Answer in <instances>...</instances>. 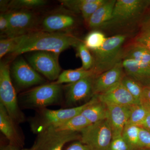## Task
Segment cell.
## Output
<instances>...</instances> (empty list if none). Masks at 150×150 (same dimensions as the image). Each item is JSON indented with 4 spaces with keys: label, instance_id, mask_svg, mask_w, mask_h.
Wrapping results in <instances>:
<instances>
[{
    "label": "cell",
    "instance_id": "obj_1",
    "mask_svg": "<svg viewBox=\"0 0 150 150\" xmlns=\"http://www.w3.org/2000/svg\"><path fill=\"white\" fill-rule=\"evenodd\" d=\"M79 41L67 33L46 31L31 32L20 35L19 42L12 55L18 56L35 51H46L59 55L71 46H76Z\"/></svg>",
    "mask_w": 150,
    "mask_h": 150
},
{
    "label": "cell",
    "instance_id": "obj_2",
    "mask_svg": "<svg viewBox=\"0 0 150 150\" xmlns=\"http://www.w3.org/2000/svg\"><path fill=\"white\" fill-rule=\"evenodd\" d=\"M21 108L35 110L63 102L62 85L55 83L43 84L22 93L18 97Z\"/></svg>",
    "mask_w": 150,
    "mask_h": 150
},
{
    "label": "cell",
    "instance_id": "obj_3",
    "mask_svg": "<svg viewBox=\"0 0 150 150\" xmlns=\"http://www.w3.org/2000/svg\"><path fill=\"white\" fill-rule=\"evenodd\" d=\"M126 35L118 34L107 38L100 48L93 53V64L91 70L96 77L108 71L123 60L122 46Z\"/></svg>",
    "mask_w": 150,
    "mask_h": 150
},
{
    "label": "cell",
    "instance_id": "obj_4",
    "mask_svg": "<svg viewBox=\"0 0 150 150\" xmlns=\"http://www.w3.org/2000/svg\"><path fill=\"white\" fill-rule=\"evenodd\" d=\"M91 102V98L81 105L58 110L46 108L36 110L35 115L29 119V124L33 133L38 134L50 127L62 123L81 114Z\"/></svg>",
    "mask_w": 150,
    "mask_h": 150
},
{
    "label": "cell",
    "instance_id": "obj_5",
    "mask_svg": "<svg viewBox=\"0 0 150 150\" xmlns=\"http://www.w3.org/2000/svg\"><path fill=\"white\" fill-rule=\"evenodd\" d=\"M0 103L9 115L18 124L26 120L19 104L18 97L11 77L9 65L5 62L0 65Z\"/></svg>",
    "mask_w": 150,
    "mask_h": 150
},
{
    "label": "cell",
    "instance_id": "obj_6",
    "mask_svg": "<svg viewBox=\"0 0 150 150\" xmlns=\"http://www.w3.org/2000/svg\"><path fill=\"white\" fill-rule=\"evenodd\" d=\"M80 133V141L92 150H108L112 131L107 119L90 124Z\"/></svg>",
    "mask_w": 150,
    "mask_h": 150
},
{
    "label": "cell",
    "instance_id": "obj_7",
    "mask_svg": "<svg viewBox=\"0 0 150 150\" xmlns=\"http://www.w3.org/2000/svg\"><path fill=\"white\" fill-rule=\"evenodd\" d=\"M149 7V1L118 0L113 9L112 19L104 26L122 25L137 20Z\"/></svg>",
    "mask_w": 150,
    "mask_h": 150
},
{
    "label": "cell",
    "instance_id": "obj_8",
    "mask_svg": "<svg viewBox=\"0 0 150 150\" xmlns=\"http://www.w3.org/2000/svg\"><path fill=\"white\" fill-rule=\"evenodd\" d=\"M10 71L12 80L17 90H23L46 83V80L22 57L13 62Z\"/></svg>",
    "mask_w": 150,
    "mask_h": 150
},
{
    "label": "cell",
    "instance_id": "obj_9",
    "mask_svg": "<svg viewBox=\"0 0 150 150\" xmlns=\"http://www.w3.org/2000/svg\"><path fill=\"white\" fill-rule=\"evenodd\" d=\"M80 132L46 130L38 134L31 150H63L70 142L80 141Z\"/></svg>",
    "mask_w": 150,
    "mask_h": 150
},
{
    "label": "cell",
    "instance_id": "obj_10",
    "mask_svg": "<svg viewBox=\"0 0 150 150\" xmlns=\"http://www.w3.org/2000/svg\"><path fill=\"white\" fill-rule=\"evenodd\" d=\"M58 54L46 52L35 51L28 56V64L39 74L48 80L55 82L61 74Z\"/></svg>",
    "mask_w": 150,
    "mask_h": 150
},
{
    "label": "cell",
    "instance_id": "obj_11",
    "mask_svg": "<svg viewBox=\"0 0 150 150\" xmlns=\"http://www.w3.org/2000/svg\"><path fill=\"white\" fill-rule=\"evenodd\" d=\"M95 76H89L69 84L65 87L64 103L69 106L81 102L93 96V83Z\"/></svg>",
    "mask_w": 150,
    "mask_h": 150
},
{
    "label": "cell",
    "instance_id": "obj_12",
    "mask_svg": "<svg viewBox=\"0 0 150 150\" xmlns=\"http://www.w3.org/2000/svg\"><path fill=\"white\" fill-rule=\"evenodd\" d=\"M7 14L10 26L8 37L19 36L29 33L35 26L36 17L28 10L12 11Z\"/></svg>",
    "mask_w": 150,
    "mask_h": 150
},
{
    "label": "cell",
    "instance_id": "obj_13",
    "mask_svg": "<svg viewBox=\"0 0 150 150\" xmlns=\"http://www.w3.org/2000/svg\"><path fill=\"white\" fill-rule=\"evenodd\" d=\"M0 130L9 144L19 149H23L25 138L19 128L18 124L9 115L5 108L1 103Z\"/></svg>",
    "mask_w": 150,
    "mask_h": 150
},
{
    "label": "cell",
    "instance_id": "obj_14",
    "mask_svg": "<svg viewBox=\"0 0 150 150\" xmlns=\"http://www.w3.org/2000/svg\"><path fill=\"white\" fill-rule=\"evenodd\" d=\"M125 75L121 62L110 69L95 77L93 87V95L103 93L121 82Z\"/></svg>",
    "mask_w": 150,
    "mask_h": 150
},
{
    "label": "cell",
    "instance_id": "obj_15",
    "mask_svg": "<svg viewBox=\"0 0 150 150\" xmlns=\"http://www.w3.org/2000/svg\"><path fill=\"white\" fill-rule=\"evenodd\" d=\"M96 95L99 100L106 105L132 106L140 104L139 103L125 88L121 82L107 91Z\"/></svg>",
    "mask_w": 150,
    "mask_h": 150
},
{
    "label": "cell",
    "instance_id": "obj_16",
    "mask_svg": "<svg viewBox=\"0 0 150 150\" xmlns=\"http://www.w3.org/2000/svg\"><path fill=\"white\" fill-rule=\"evenodd\" d=\"M107 119L112 128V134H122L128 123L132 106H123L115 105H106Z\"/></svg>",
    "mask_w": 150,
    "mask_h": 150
},
{
    "label": "cell",
    "instance_id": "obj_17",
    "mask_svg": "<svg viewBox=\"0 0 150 150\" xmlns=\"http://www.w3.org/2000/svg\"><path fill=\"white\" fill-rule=\"evenodd\" d=\"M76 21L72 16L66 13H55L46 17L42 22L43 31L64 33L74 26Z\"/></svg>",
    "mask_w": 150,
    "mask_h": 150
},
{
    "label": "cell",
    "instance_id": "obj_18",
    "mask_svg": "<svg viewBox=\"0 0 150 150\" xmlns=\"http://www.w3.org/2000/svg\"><path fill=\"white\" fill-rule=\"evenodd\" d=\"M125 74L134 79L143 87L150 86V66L142 64L130 59L122 61Z\"/></svg>",
    "mask_w": 150,
    "mask_h": 150
},
{
    "label": "cell",
    "instance_id": "obj_19",
    "mask_svg": "<svg viewBox=\"0 0 150 150\" xmlns=\"http://www.w3.org/2000/svg\"><path fill=\"white\" fill-rule=\"evenodd\" d=\"M106 0H77L60 1L63 5L75 11L80 12L87 23L91 16Z\"/></svg>",
    "mask_w": 150,
    "mask_h": 150
},
{
    "label": "cell",
    "instance_id": "obj_20",
    "mask_svg": "<svg viewBox=\"0 0 150 150\" xmlns=\"http://www.w3.org/2000/svg\"><path fill=\"white\" fill-rule=\"evenodd\" d=\"M116 1L106 0L98 9L87 22L89 27L92 29L104 26L112 19L113 9Z\"/></svg>",
    "mask_w": 150,
    "mask_h": 150
},
{
    "label": "cell",
    "instance_id": "obj_21",
    "mask_svg": "<svg viewBox=\"0 0 150 150\" xmlns=\"http://www.w3.org/2000/svg\"><path fill=\"white\" fill-rule=\"evenodd\" d=\"M89 122L93 124L108 118L107 105L94 95L91 98V102L81 113Z\"/></svg>",
    "mask_w": 150,
    "mask_h": 150
},
{
    "label": "cell",
    "instance_id": "obj_22",
    "mask_svg": "<svg viewBox=\"0 0 150 150\" xmlns=\"http://www.w3.org/2000/svg\"><path fill=\"white\" fill-rule=\"evenodd\" d=\"M123 59H132L139 64L150 66V52L144 46L134 41L123 49Z\"/></svg>",
    "mask_w": 150,
    "mask_h": 150
},
{
    "label": "cell",
    "instance_id": "obj_23",
    "mask_svg": "<svg viewBox=\"0 0 150 150\" xmlns=\"http://www.w3.org/2000/svg\"><path fill=\"white\" fill-rule=\"evenodd\" d=\"M90 124H91L88 121L87 119L80 114L62 123L50 127L47 130L80 132Z\"/></svg>",
    "mask_w": 150,
    "mask_h": 150
},
{
    "label": "cell",
    "instance_id": "obj_24",
    "mask_svg": "<svg viewBox=\"0 0 150 150\" xmlns=\"http://www.w3.org/2000/svg\"><path fill=\"white\" fill-rule=\"evenodd\" d=\"M95 76L92 70H86L82 68L75 69L65 70L61 72L57 80L54 82L57 84L72 83L89 76Z\"/></svg>",
    "mask_w": 150,
    "mask_h": 150
},
{
    "label": "cell",
    "instance_id": "obj_25",
    "mask_svg": "<svg viewBox=\"0 0 150 150\" xmlns=\"http://www.w3.org/2000/svg\"><path fill=\"white\" fill-rule=\"evenodd\" d=\"M139 127L127 123L122 132V137L130 150H137L143 148L139 139Z\"/></svg>",
    "mask_w": 150,
    "mask_h": 150
},
{
    "label": "cell",
    "instance_id": "obj_26",
    "mask_svg": "<svg viewBox=\"0 0 150 150\" xmlns=\"http://www.w3.org/2000/svg\"><path fill=\"white\" fill-rule=\"evenodd\" d=\"M107 38L99 30H93L86 36L84 44L92 51H96L102 47Z\"/></svg>",
    "mask_w": 150,
    "mask_h": 150
},
{
    "label": "cell",
    "instance_id": "obj_27",
    "mask_svg": "<svg viewBox=\"0 0 150 150\" xmlns=\"http://www.w3.org/2000/svg\"><path fill=\"white\" fill-rule=\"evenodd\" d=\"M134 42L144 46L150 52V13L142 22Z\"/></svg>",
    "mask_w": 150,
    "mask_h": 150
},
{
    "label": "cell",
    "instance_id": "obj_28",
    "mask_svg": "<svg viewBox=\"0 0 150 150\" xmlns=\"http://www.w3.org/2000/svg\"><path fill=\"white\" fill-rule=\"evenodd\" d=\"M46 1L43 0H16L11 1L8 5L7 8L14 11L35 8L43 6Z\"/></svg>",
    "mask_w": 150,
    "mask_h": 150
},
{
    "label": "cell",
    "instance_id": "obj_29",
    "mask_svg": "<svg viewBox=\"0 0 150 150\" xmlns=\"http://www.w3.org/2000/svg\"><path fill=\"white\" fill-rule=\"evenodd\" d=\"M121 82L134 98L139 103L144 87L126 74L122 79Z\"/></svg>",
    "mask_w": 150,
    "mask_h": 150
},
{
    "label": "cell",
    "instance_id": "obj_30",
    "mask_svg": "<svg viewBox=\"0 0 150 150\" xmlns=\"http://www.w3.org/2000/svg\"><path fill=\"white\" fill-rule=\"evenodd\" d=\"M77 55L81 61V68L86 70H91L93 64V56L92 55L89 49L84 44L83 42H80L76 46Z\"/></svg>",
    "mask_w": 150,
    "mask_h": 150
},
{
    "label": "cell",
    "instance_id": "obj_31",
    "mask_svg": "<svg viewBox=\"0 0 150 150\" xmlns=\"http://www.w3.org/2000/svg\"><path fill=\"white\" fill-rule=\"evenodd\" d=\"M20 35L1 38L0 40V58L8 54H12L15 51L19 42Z\"/></svg>",
    "mask_w": 150,
    "mask_h": 150
},
{
    "label": "cell",
    "instance_id": "obj_32",
    "mask_svg": "<svg viewBox=\"0 0 150 150\" xmlns=\"http://www.w3.org/2000/svg\"><path fill=\"white\" fill-rule=\"evenodd\" d=\"M149 112L140 104L131 107V113L128 121L129 124L140 126L144 123Z\"/></svg>",
    "mask_w": 150,
    "mask_h": 150
},
{
    "label": "cell",
    "instance_id": "obj_33",
    "mask_svg": "<svg viewBox=\"0 0 150 150\" xmlns=\"http://www.w3.org/2000/svg\"><path fill=\"white\" fill-rule=\"evenodd\" d=\"M108 150H130L122 134H112Z\"/></svg>",
    "mask_w": 150,
    "mask_h": 150
},
{
    "label": "cell",
    "instance_id": "obj_34",
    "mask_svg": "<svg viewBox=\"0 0 150 150\" xmlns=\"http://www.w3.org/2000/svg\"><path fill=\"white\" fill-rule=\"evenodd\" d=\"M139 103L149 113H150V86L144 87Z\"/></svg>",
    "mask_w": 150,
    "mask_h": 150
},
{
    "label": "cell",
    "instance_id": "obj_35",
    "mask_svg": "<svg viewBox=\"0 0 150 150\" xmlns=\"http://www.w3.org/2000/svg\"><path fill=\"white\" fill-rule=\"evenodd\" d=\"M139 127V139L142 147L150 149V131L144 127Z\"/></svg>",
    "mask_w": 150,
    "mask_h": 150
},
{
    "label": "cell",
    "instance_id": "obj_36",
    "mask_svg": "<svg viewBox=\"0 0 150 150\" xmlns=\"http://www.w3.org/2000/svg\"><path fill=\"white\" fill-rule=\"evenodd\" d=\"M9 23L7 14L2 13L0 16V31L1 35H4L8 37L9 32Z\"/></svg>",
    "mask_w": 150,
    "mask_h": 150
},
{
    "label": "cell",
    "instance_id": "obj_37",
    "mask_svg": "<svg viewBox=\"0 0 150 150\" xmlns=\"http://www.w3.org/2000/svg\"><path fill=\"white\" fill-rule=\"evenodd\" d=\"M65 150H92L80 141H75L71 144Z\"/></svg>",
    "mask_w": 150,
    "mask_h": 150
},
{
    "label": "cell",
    "instance_id": "obj_38",
    "mask_svg": "<svg viewBox=\"0 0 150 150\" xmlns=\"http://www.w3.org/2000/svg\"><path fill=\"white\" fill-rule=\"evenodd\" d=\"M0 150H21V149L17 147L9 144H2L1 146Z\"/></svg>",
    "mask_w": 150,
    "mask_h": 150
},
{
    "label": "cell",
    "instance_id": "obj_39",
    "mask_svg": "<svg viewBox=\"0 0 150 150\" xmlns=\"http://www.w3.org/2000/svg\"><path fill=\"white\" fill-rule=\"evenodd\" d=\"M140 126L144 127L150 131V113H148L147 116L144 123L142 124V126Z\"/></svg>",
    "mask_w": 150,
    "mask_h": 150
},
{
    "label": "cell",
    "instance_id": "obj_40",
    "mask_svg": "<svg viewBox=\"0 0 150 150\" xmlns=\"http://www.w3.org/2000/svg\"><path fill=\"white\" fill-rule=\"evenodd\" d=\"M137 150H150V149H148V148H142L141 149Z\"/></svg>",
    "mask_w": 150,
    "mask_h": 150
},
{
    "label": "cell",
    "instance_id": "obj_41",
    "mask_svg": "<svg viewBox=\"0 0 150 150\" xmlns=\"http://www.w3.org/2000/svg\"><path fill=\"white\" fill-rule=\"evenodd\" d=\"M21 150H31V149L30 148V149H21Z\"/></svg>",
    "mask_w": 150,
    "mask_h": 150
}]
</instances>
